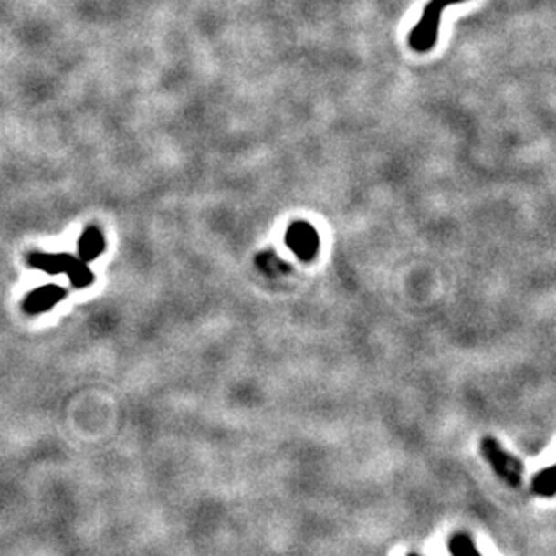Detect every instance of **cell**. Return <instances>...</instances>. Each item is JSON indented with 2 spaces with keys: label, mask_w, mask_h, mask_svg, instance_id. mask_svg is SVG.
Returning <instances> with one entry per match:
<instances>
[{
  "label": "cell",
  "mask_w": 556,
  "mask_h": 556,
  "mask_svg": "<svg viewBox=\"0 0 556 556\" xmlns=\"http://www.w3.org/2000/svg\"><path fill=\"white\" fill-rule=\"evenodd\" d=\"M65 274L68 276L70 283H72L76 288H87V287L92 283V279H94V276H92L89 265H87L85 261L78 259V257L72 259V263H70V267L67 268Z\"/></svg>",
  "instance_id": "52a82bcc"
},
{
  "label": "cell",
  "mask_w": 556,
  "mask_h": 556,
  "mask_svg": "<svg viewBox=\"0 0 556 556\" xmlns=\"http://www.w3.org/2000/svg\"><path fill=\"white\" fill-rule=\"evenodd\" d=\"M65 292L58 285H46L42 288H37L35 292H31L24 303V309L27 313L35 315V313H44L47 309L57 307L63 299Z\"/></svg>",
  "instance_id": "277c9868"
},
{
  "label": "cell",
  "mask_w": 556,
  "mask_h": 556,
  "mask_svg": "<svg viewBox=\"0 0 556 556\" xmlns=\"http://www.w3.org/2000/svg\"><path fill=\"white\" fill-rule=\"evenodd\" d=\"M448 550H450L452 556H481L477 553V550H476L472 539H470L468 535H463V533L454 535V537L450 539Z\"/></svg>",
  "instance_id": "9c48e42d"
},
{
  "label": "cell",
  "mask_w": 556,
  "mask_h": 556,
  "mask_svg": "<svg viewBox=\"0 0 556 556\" xmlns=\"http://www.w3.org/2000/svg\"><path fill=\"white\" fill-rule=\"evenodd\" d=\"M78 250H79V259L85 263L100 257V254L105 250V238L101 231L96 227L85 229V233L79 236Z\"/></svg>",
  "instance_id": "8992f818"
},
{
  "label": "cell",
  "mask_w": 556,
  "mask_h": 556,
  "mask_svg": "<svg viewBox=\"0 0 556 556\" xmlns=\"http://www.w3.org/2000/svg\"><path fill=\"white\" fill-rule=\"evenodd\" d=\"M533 492L540 497H553L556 490L555 468L548 467L533 477Z\"/></svg>",
  "instance_id": "ba28073f"
},
{
  "label": "cell",
  "mask_w": 556,
  "mask_h": 556,
  "mask_svg": "<svg viewBox=\"0 0 556 556\" xmlns=\"http://www.w3.org/2000/svg\"><path fill=\"white\" fill-rule=\"evenodd\" d=\"M74 256L70 254H46V252H33L29 256V263L35 268H40L47 274H65L70 267Z\"/></svg>",
  "instance_id": "5b68a950"
},
{
  "label": "cell",
  "mask_w": 556,
  "mask_h": 556,
  "mask_svg": "<svg viewBox=\"0 0 556 556\" xmlns=\"http://www.w3.org/2000/svg\"><path fill=\"white\" fill-rule=\"evenodd\" d=\"M287 246L292 248L303 261H309L317 256L319 236L307 222L294 224L287 233Z\"/></svg>",
  "instance_id": "3957f363"
},
{
  "label": "cell",
  "mask_w": 556,
  "mask_h": 556,
  "mask_svg": "<svg viewBox=\"0 0 556 556\" xmlns=\"http://www.w3.org/2000/svg\"><path fill=\"white\" fill-rule=\"evenodd\" d=\"M481 452L488 465L494 468L495 474L508 485L517 488L522 483L524 465L520 459L506 452L494 437H483L481 441Z\"/></svg>",
  "instance_id": "7a4b0ae2"
},
{
  "label": "cell",
  "mask_w": 556,
  "mask_h": 556,
  "mask_svg": "<svg viewBox=\"0 0 556 556\" xmlns=\"http://www.w3.org/2000/svg\"><path fill=\"white\" fill-rule=\"evenodd\" d=\"M461 2H465V0H431L425 5L420 22L409 35V46L416 53H429L437 40V29H439L443 11L450 4H461Z\"/></svg>",
  "instance_id": "6da1fadb"
}]
</instances>
